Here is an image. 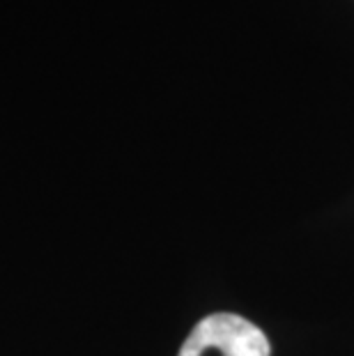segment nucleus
Instances as JSON below:
<instances>
[{"label": "nucleus", "instance_id": "nucleus-1", "mask_svg": "<svg viewBox=\"0 0 354 356\" xmlns=\"http://www.w3.org/2000/svg\"><path fill=\"white\" fill-rule=\"evenodd\" d=\"M267 336L232 313L207 315L195 324L177 356H269Z\"/></svg>", "mask_w": 354, "mask_h": 356}]
</instances>
